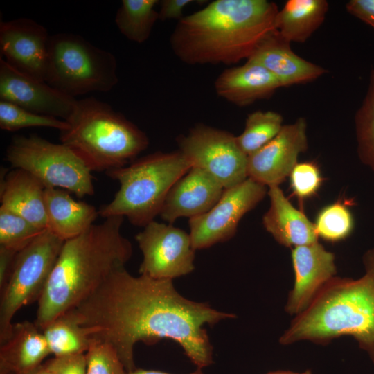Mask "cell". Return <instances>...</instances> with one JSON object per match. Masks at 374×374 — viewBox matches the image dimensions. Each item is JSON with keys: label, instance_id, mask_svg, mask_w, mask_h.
Segmentation results:
<instances>
[{"label": "cell", "instance_id": "21", "mask_svg": "<svg viewBox=\"0 0 374 374\" xmlns=\"http://www.w3.org/2000/svg\"><path fill=\"white\" fill-rule=\"evenodd\" d=\"M0 181L1 206L36 226L46 229V187L29 172L19 168H1Z\"/></svg>", "mask_w": 374, "mask_h": 374}, {"label": "cell", "instance_id": "26", "mask_svg": "<svg viewBox=\"0 0 374 374\" xmlns=\"http://www.w3.org/2000/svg\"><path fill=\"white\" fill-rule=\"evenodd\" d=\"M157 0H123L115 23L119 31L129 40L141 44L150 37L159 12Z\"/></svg>", "mask_w": 374, "mask_h": 374}, {"label": "cell", "instance_id": "23", "mask_svg": "<svg viewBox=\"0 0 374 374\" xmlns=\"http://www.w3.org/2000/svg\"><path fill=\"white\" fill-rule=\"evenodd\" d=\"M44 204L46 229L64 241L84 233L99 215L93 205L76 201L67 190L57 188H45Z\"/></svg>", "mask_w": 374, "mask_h": 374}, {"label": "cell", "instance_id": "30", "mask_svg": "<svg viewBox=\"0 0 374 374\" xmlns=\"http://www.w3.org/2000/svg\"><path fill=\"white\" fill-rule=\"evenodd\" d=\"M45 230L1 206L0 247L18 252Z\"/></svg>", "mask_w": 374, "mask_h": 374}, {"label": "cell", "instance_id": "33", "mask_svg": "<svg viewBox=\"0 0 374 374\" xmlns=\"http://www.w3.org/2000/svg\"><path fill=\"white\" fill-rule=\"evenodd\" d=\"M289 177L292 193L301 201L314 196L323 182L318 166L311 161L297 163Z\"/></svg>", "mask_w": 374, "mask_h": 374}, {"label": "cell", "instance_id": "35", "mask_svg": "<svg viewBox=\"0 0 374 374\" xmlns=\"http://www.w3.org/2000/svg\"><path fill=\"white\" fill-rule=\"evenodd\" d=\"M346 9L374 29V0H350L346 3Z\"/></svg>", "mask_w": 374, "mask_h": 374}, {"label": "cell", "instance_id": "12", "mask_svg": "<svg viewBox=\"0 0 374 374\" xmlns=\"http://www.w3.org/2000/svg\"><path fill=\"white\" fill-rule=\"evenodd\" d=\"M143 228L135 236L143 254L140 274L172 280L194 270L195 249L189 233L154 220Z\"/></svg>", "mask_w": 374, "mask_h": 374}, {"label": "cell", "instance_id": "2", "mask_svg": "<svg viewBox=\"0 0 374 374\" xmlns=\"http://www.w3.org/2000/svg\"><path fill=\"white\" fill-rule=\"evenodd\" d=\"M277 5L267 0H215L178 21L170 37L185 64H233L248 60L276 30Z\"/></svg>", "mask_w": 374, "mask_h": 374}, {"label": "cell", "instance_id": "22", "mask_svg": "<svg viewBox=\"0 0 374 374\" xmlns=\"http://www.w3.org/2000/svg\"><path fill=\"white\" fill-rule=\"evenodd\" d=\"M49 354L42 331L35 323H13L10 336L0 343V374H26Z\"/></svg>", "mask_w": 374, "mask_h": 374}, {"label": "cell", "instance_id": "29", "mask_svg": "<svg viewBox=\"0 0 374 374\" xmlns=\"http://www.w3.org/2000/svg\"><path fill=\"white\" fill-rule=\"evenodd\" d=\"M314 226L319 237L329 242H337L350 235L354 220L348 207L341 202H336L319 211Z\"/></svg>", "mask_w": 374, "mask_h": 374}, {"label": "cell", "instance_id": "11", "mask_svg": "<svg viewBox=\"0 0 374 374\" xmlns=\"http://www.w3.org/2000/svg\"><path fill=\"white\" fill-rule=\"evenodd\" d=\"M268 193L267 187L250 178L224 192L207 213L189 219L193 248L202 249L230 240L240 220L253 209Z\"/></svg>", "mask_w": 374, "mask_h": 374}, {"label": "cell", "instance_id": "37", "mask_svg": "<svg viewBox=\"0 0 374 374\" xmlns=\"http://www.w3.org/2000/svg\"><path fill=\"white\" fill-rule=\"evenodd\" d=\"M17 251L0 247V290L8 282Z\"/></svg>", "mask_w": 374, "mask_h": 374}, {"label": "cell", "instance_id": "27", "mask_svg": "<svg viewBox=\"0 0 374 374\" xmlns=\"http://www.w3.org/2000/svg\"><path fill=\"white\" fill-rule=\"evenodd\" d=\"M283 125V118L276 112H253L246 118L244 131L236 136L238 145L248 157L271 141Z\"/></svg>", "mask_w": 374, "mask_h": 374}, {"label": "cell", "instance_id": "5", "mask_svg": "<svg viewBox=\"0 0 374 374\" xmlns=\"http://www.w3.org/2000/svg\"><path fill=\"white\" fill-rule=\"evenodd\" d=\"M60 131L69 147L92 171H108L127 165L149 144L147 135L112 107L93 97L77 100Z\"/></svg>", "mask_w": 374, "mask_h": 374}, {"label": "cell", "instance_id": "15", "mask_svg": "<svg viewBox=\"0 0 374 374\" xmlns=\"http://www.w3.org/2000/svg\"><path fill=\"white\" fill-rule=\"evenodd\" d=\"M0 99L30 112L66 121L77 100L17 71L0 57Z\"/></svg>", "mask_w": 374, "mask_h": 374}, {"label": "cell", "instance_id": "1", "mask_svg": "<svg viewBox=\"0 0 374 374\" xmlns=\"http://www.w3.org/2000/svg\"><path fill=\"white\" fill-rule=\"evenodd\" d=\"M90 330L93 339L110 344L127 372L135 370L134 347L162 339L177 342L197 366L213 363V346L204 326L235 318L181 295L171 279L131 275L122 267L85 300L69 310Z\"/></svg>", "mask_w": 374, "mask_h": 374}, {"label": "cell", "instance_id": "40", "mask_svg": "<svg viewBox=\"0 0 374 374\" xmlns=\"http://www.w3.org/2000/svg\"><path fill=\"white\" fill-rule=\"evenodd\" d=\"M266 374H312V371L310 370H306L303 372H294L291 371H284V370H280V371H274L269 372Z\"/></svg>", "mask_w": 374, "mask_h": 374}, {"label": "cell", "instance_id": "28", "mask_svg": "<svg viewBox=\"0 0 374 374\" xmlns=\"http://www.w3.org/2000/svg\"><path fill=\"white\" fill-rule=\"evenodd\" d=\"M354 121L359 159L374 172V69H371L368 89Z\"/></svg>", "mask_w": 374, "mask_h": 374}, {"label": "cell", "instance_id": "36", "mask_svg": "<svg viewBox=\"0 0 374 374\" xmlns=\"http://www.w3.org/2000/svg\"><path fill=\"white\" fill-rule=\"evenodd\" d=\"M194 2L193 0H163L160 3L159 19L161 21L168 19H178L184 17L183 12L185 8Z\"/></svg>", "mask_w": 374, "mask_h": 374}, {"label": "cell", "instance_id": "8", "mask_svg": "<svg viewBox=\"0 0 374 374\" xmlns=\"http://www.w3.org/2000/svg\"><path fill=\"white\" fill-rule=\"evenodd\" d=\"M6 159L13 168L24 170L46 188H61L78 197L92 195L91 172L66 145L54 143L38 135H15Z\"/></svg>", "mask_w": 374, "mask_h": 374}, {"label": "cell", "instance_id": "13", "mask_svg": "<svg viewBox=\"0 0 374 374\" xmlns=\"http://www.w3.org/2000/svg\"><path fill=\"white\" fill-rule=\"evenodd\" d=\"M308 148L307 122L299 117L284 125L271 141L247 157V177L267 187L279 186Z\"/></svg>", "mask_w": 374, "mask_h": 374}, {"label": "cell", "instance_id": "16", "mask_svg": "<svg viewBox=\"0 0 374 374\" xmlns=\"http://www.w3.org/2000/svg\"><path fill=\"white\" fill-rule=\"evenodd\" d=\"M294 283L285 305L287 313L297 315L312 303L321 288L336 274L335 255L318 241L292 249Z\"/></svg>", "mask_w": 374, "mask_h": 374}, {"label": "cell", "instance_id": "17", "mask_svg": "<svg viewBox=\"0 0 374 374\" xmlns=\"http://www.w3.org/2000/svg\"><path fill=\"white\" fill-rule=\"evenodd\" d=\"M222 185L211 174L191 167L169 190L160 213L161 218L173 223L181 217L189 219L210 211L220 199Z\"/></svg>", "mask_w": 374, "mask_h": 374}, {"label": "cell", "instance_id": "14", "mask_svg": "<svg viewBox=\"0 0 374 374\" xmlns=\"http://www.w3.org/2000/svg\"><path fill=\"white\" fill-rule=\"evenodd\" d=\"M50 35L41 24L27 18L0 23V51L17 71L45 82Z\"/></svg>", "mask_w": 374, "mask_h": 374}, {"label": "cell", "instance_id": "19", "mask_svg": "<svg viewBox=\"0 0 374 374\" xmlns=\"http://www.w3.org/2000/svg\"><path fill=\"white\" fill-rule=\"evenodd\" d=\"M280 87L278 80L268 70L249 60L225 69L214 83L220 97L239 107L269 98Z\"/></svg>", "mask_w": 374, "mask_h": 374}, {"label": "cell", "instance_id": "25", "mask_svg": "<svg viewBox=\"0 0 374 374\" xmlns=\"http://www.w3.org/2000/svg\"><path fill=\"white\" fill-rule=\"evenodd\" d=\"M42 331L54 357L86 353L93 340L89 329L71 311L54 319Z\"/></svg>", "mask_w": 374, "mask_h": 374}, {"label": "cell", "instance_id": "9", "mask_svg": "<svg viewBox=\"0 0 374 374\" xmlns=\"http://www.w3.org/2000/svg\"><path fill=\"white\" fill-rule=\"evenodd\" d=\"M64 242L46 229L17 252L10 276L0 290V343L10 336L16 312L39 300Z\"/></svg>", "mask_w": 374, "mask_h": 374}, {"label": "cell", "instance_id": "34", "mask_svg": "<svg viewBox=\"0 0 374 374\" xmlns=\"http://www.w3.org/2000/svg\"><path fill=\"white\" fill-rule=\"evenodd\" d=\"M44 364L55 374H87L85 353L54 357Z\"/></svg>", "mask_w": 374, "mask_h": 374}, {"label": "cell", "instance_id": "7", "mask_svg": "<svg viewBox=\"0 0 374 374\" xmlns=\"http://www.w3.org/2000/svg\"><path fill=\"white\" fill-rule=\"evenodd\" d=\"M114 55L71 33L51 35L45 82L75 98L107 92L118 82Z\"/></svg>", "mask_w": 374, "mask_h": 374}, {"label": "cell", "instance_id": "32", "mask_svg": "<svg viewBox=\"0 0 374 374\" xmlns=\"http://www.w3.org/2000/svg\"><path fill=\"white\" fill-rule=\"evenodd\" d=\"M87 374H126L115 348L109 343L93 339L85 353Z\"/></svg>", "mask_w": 374, "mask_h": 374}, {"label": "cell", "instance_id": "18", "mask_svg": "<svg viewBox=\"0 0 374 374\" xmlns=\"http://www.w3.org/2000/svg\"><path fill=\"white\" fill-rule=\"evenodd\" d=\"M268 70L283 87L314 81L327 70L296 55L290 42L275 30L257 47L247 60Z\"/></svg>", "mask_w": 374, "mask_h": 374}, {"label": "cell", "instance_id": "20", "mask_svg": "<svg viewBox=\"0 0 374 374\" xmlns=\"http://www.w3.org/2000/svg\"><path fill=\"white\" fill-rule=\"evenodd\" d=\"M267 195L270 206L262 224L278 243L295 247L318 241L314 224L291 204L279 186L269 187Z\"/></svg>", "mask_w": 374, "mask_h": 374}, {"label": "cell", "instance_id": "39", "mask_svg": "<svg viewBox=\"0 0 374 374\" xmlns=\"http://www.w3.org/2000/svg\"><path fill=\"white\" fill-rule=\"evenodd\" d=\"M26 374H55V373L53 371H51L44 364V363H43Z\"/></svg>", "mask_w": 374, "mask_h": 374}, {"label": "cell", "instance_id": "31", "mask_svg": "<svg viewBox=\"0 0 374 374\" xmlns=\"http://www.w3.org/2000/svg\"><path fill=\"white\" fill-rule=\"evenodd\" d=\"M45 127L60 131L69 127L67 122L58 118L39 114L17 105L0 100V127L14 132L25 127Z\"/></svg>", "mask_w": 374, "mask_h": 374}, {"label": "cell", "instance_id": "6", "mask_svg": "<svg viewBox=\"0 0 374 374\" xmlns=\"http://www.w3.org/2000/svg\"><path fill=\"white\" fill-rule=\"evenodd\" d=\"M191 167L177 150L152 153L105 172L120 186L113 199L99 208V215L126 217L132 224L145 227L160 215L169 190Z\"/></svg>", "mask_w": 374, "mask_h": 374}, {"label": "cell", "instance_id": "38", "mask_svg": "<svg viewBox=\"0 0 374 374\" xmlns=\"http://www.w3.org/2000/svg\"><path fill=\"white\" fill-rule=\"evenodd\" d=\"M126 374H170L168 373L163 372L161 371H155V370H145L141 368H136L134 371L127 372ZM188 374H204L202 371V369L197 368Z\"/></svg>", "mask_w": 374, "mask_h": 374}, {"label": "cell", "instance_id": "4", "mask_svg": "<svg viewBox=\"0 0 374 374\" xmlns=\"http://www.w3.org/2000/svg\"><path fill=\"white\" fill-rule=\"evenodd\" d=\"M364 274L357 279L335 276L310 305L296 315L280 338L283 345L308 340L326 344L350 336L374 363V248L363 256Z\"/></svg>", "mask_w": 374, "mask_h": 374}, {"label": "cell", "instance_id": "10", "mask_svg": "<svg viewBox=\"0 0 374 374\" xmlns=\"http://www.w3.org/2000/svg\"><path fill=\"white\" fill-rule=\"evenodd\" d=\"M179 150L192 167L206 171L224 189L235 186L247 177V156L240 150L236 136L204 124L193 127L177 139Z\"/></svg>", "mask_w": 374, "mask_h": 374}, {"label": "cell", "instance_id": "24", "mask_svg": "<svg viewBox=\"0 0 374 374\" xmlns=\"http://www.w3.org/2000/svg\"><path fill=\"white\" fill-rule=\"evenodd\" d=\"M328 10L326 0H288L279 10L276 30L291 42H305L321 26Z\"/></svg>", "mask_w": 374, "mask_h": 374}, {"label": "cell", "instance_id": "3", "mask_svg": "<svg viewBox=\"0 0 374 374\" xmlns=\"http://www.w3.org/2000/svg\"><path fill=\"white\" fill-rule=\"evenodd\" d=\"M105 219L64 241L37 301L34 323L40 330L78 306L131 258L132 243L121 231L124 217Z\"/></svg>", "mask_w": 374, "mask_h": 374}]
</instances>
